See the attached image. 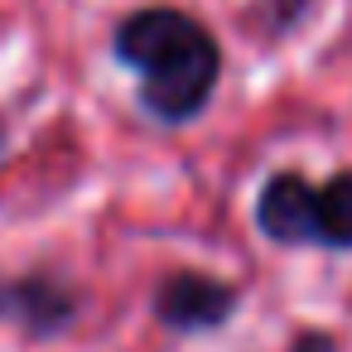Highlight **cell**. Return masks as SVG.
Segmentation results:
<instances>
[{
  "label": "cell",
  "mask_w": 352,
  "mask_h": 352,
  "mask_svg": "<svg viewBox=\"0 0 352 352\" xmlns=\"http://www.w3.org/2000/svg\"><path fill=\"white\" fill-rule=\"evenodd\" d=\"M309 241L352 246V174H333L328 184H314V198H309Z\"/></svg>",
  "instance_id": "obj_4"
},
{
  "label": "cell",
  "mask_w": 352,
  "mask_h": 352,
  "mask_svg": "<svg viewBox=\"0 0 352 352\" xmlns=\"http://www.w3.org/2000/svg\"><path fill=\"white\" fill-rule=\"evenodd\" d=\"M309 198H314V184L304 174H275L265 188H261V232L275 236V241H309Z\"/></svg>",
  "instance_id": "obj_3"
},
{
  "label": "cell",
  "mask_w": 352,
  "mask_h": 352,
  "mask_svg": "<svg viewBox=\"0 0 352 352\" xmlns=\"http://www.w3.org/2000/svg\"><path fill=\"white\" fill-rule=\"evenodd\" d=\"M232 314V289L212 275H174L160 289V318L174 328H208Z\"/></svg>",
  "instance_id": "obj_2"
},
{
  "label": "cell",
  "mask_w": 352,
  "mask_h": 352,
  "mask_svg": "<svg viewBox=\"0 0 352 352\" xmlns=\"http://www.w3.org/2000/svg\"><path fill=\"white\" fill-rule=\"evenodd\" d=\"M116 54L140 73V102L160 121H188L203 111L217 82V44L184 10H140L116 30Z\"/></svg>",
  "instance_id": "obj_1"
}]
</instances>
